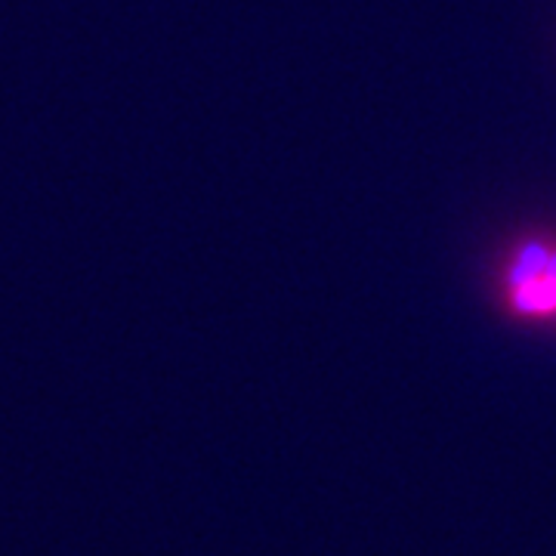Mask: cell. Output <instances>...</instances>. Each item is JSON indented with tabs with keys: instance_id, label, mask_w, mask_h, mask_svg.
Listing matches in <instances>:
<instances>
[{
	"instance_id": "1",
	"label": "cell",
	"mask_w": 556,
	"mask_h": 556,
	"mask_svg": "<svg viewBox=\"0 0 556 556\" xmlns=\"http://www.w3.org/2000/svg\"><path fill=\"white\" fill-rule=\"evenodd\" d=\"M507 294L517 313H556V244L547 239H522L510 254Z\"/></svg>"
}]
</instances>
